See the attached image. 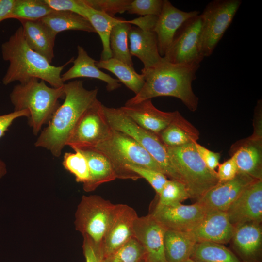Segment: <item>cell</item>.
I'll list each match as a JSON object with an SVG mask.
<instances>
[{
    "mask_svg": "<svg viewBox=\"0 0 262 262\" xmlns=\"http://www.w3.org/2000/svg\"><path fill=\"white\" fill-rule=\"evenodd\" d=\"M186 262H199V261H194V260H193L191 259H189V260H188Z\"/></svg>",
    "mask_w": 262,
    "mask_h": 262,
    "instance_id": "cell-46",
    "label": "cell"
},
{
    "mask_svg": "<svg viewBox=\"0 0 262 262\" xmlns=\"http://www.w3.org/2000/svg\"><path fill=\"white\" fill-rule=\"evenodd\" d=\"M78 149L85 156L88 165L89 180L83 184L85 191H93L101 184L117 179L111 162L104 154L91 148Z\"/></svg>",
    "mask_w": 262,
    "mask_h": 262,
    "instance_id": "cell-24",
    "label": "cell"
},
{
    "mask_svg": "<svg viewBox=\"0 0 262 262\" xmlns=\"http://www.w3.org/2000/svg\"><path fill=\"white\" fill-rule=\"evenodd\" d=\"M140 262H146L145 259H143Z\"/></svg>",
    "mask_w": 262,
    "mask_h": 262,
    "instance_id": "cell-47",
    "label": "cell"
},
{
    "mask_svg": "<svg viewBox=\"0 0 262 262\" xmlns=\"http://www.w3.org/2000/svg\"><path fill=\"white\" fill-rule=\"evenodd\" d=\"M83 251L86 262H102V246L97 245L89 239L83 237Z\"/></svg>",
    "mask_w": 262,
    "mask_h": 262,
    "instance_id": "cell-43",
    "label": "cell"
},
{
    "mask_svg": "<svg viewBox=\"0 0 262 262\" xmlns=\"http://www.w3.org/2000/svg\"><path fill=\"white\" fill-rule=\"evenodd\" d=\"M198 131L186 119L171 124L160 133L159 137L167 147H175L196 142Z\"/></svg>",
    "mask_w": 262,
    "mask_h": 262,
    "instance_id": "cell-30",
    "label": "cell"
},
{
    "mask_svg": "<svg viewBox=\"0 0 262 262\" xmlns=\"http://www.w3.org/2000/svg\"><path fill=\"white\" fill-rule=\"evenodd\" d=\"M53 11L44 0H15L10 18L39 20Z\"/></svg>",
    "mask_w": 262,
    "mask_h": 262,
    "instance_id": "cell-33",
    "label": "cell"
},
{
    "mask_svg": "<svg viewBox=\"0 0 262 262\" xmlns=\"http://www.w3.org/2000/svg\"><path fill=\"white\" fill-rule=\"evenodd\" d=\"M242 3L240 0H214L202 14L201 51L210 56L230 26Z\"/></svg>",
    "mask_w": 262,
    "mask_h": 262,
    "instance_id": "cell-9",
    "label": "cell"
},
{
    "mask_svg": "<svg viewBox=\"0 0 262 262\" xmlns=\"http://www.w3.org/2000/svg\"><path fill=\"white\" fill-rule=\"evenodd\" d=\"M94 148L104 154L110 160L116 177L136 180L140 177L129 170L128 165H134L163 172L152 156L129 135L113 130L110 136L98 144Z\"/></svg>",
    "mask_w": 262,
    "mask_h": 262,
    "instance_id": "cell-5",
    "label": "cell"
},
{
    "mask_svg": "<svg viewBox=\"0 0 262 262\" xmlns=\"http://www.w3.org/2000/svg\"><path fill=\"white\" fill-rule=\"evenodd\" d=\"M202 19L200 14L187 20L178 30L163 59L180 64H200Z\"/></svg>",
    "mask_w": 262,
    "mask_h": 262,
    "instance_id": "cell-10",
    "label": "cell"
},
{
    "mask_svg": "<svg viewBox=\"0 0 262 262\" xmlns=\"http://www.w3.org/2000/svg\"><path fill=\"white\" fill-rule=\"evenodd\" d=\"M40 20L56 34L68 30L96 33L87 18L69 11H53Z\"/></svg>",
    "mask_w": 262,
    "mask_h": 262,
    "instance_id": "cell-27",
    "label": "cell"
},
{
    "mask_svg": "<svg viewBox=\"0 0 262 262\" xmlns=\"http://www.w3.org/2000/svg\"><path fill=\"white\" fill-rule=\"evenodd\" d=\"M190 259L202 262H243L223 244L197 242Z\"/></svg>",
    "mask_w": 262,
    "mask_h": 262,
    "instance_id": "cell-32",
    "label": "cell"
},
{
    "mask_svg": "<svg viewBox=\"0 0 262 262\" xmlns=\"http://www.w3.org/2000/svg\"><path fill=\"white\" fill-rule=\"evenodd\" d=\"M65 100L53 114L47 127L35 143L37 147L49 150L59 157L78 120L97 99L98 88L86 89L83 81L74 80L63 85Z\"/></svg>",
    "mask_w": 262,
    "mask_h": 262,
    "instance_id": "cell-2",
    "label": "cell"
},
{
    "mask_svg": "<svg viewBox=\"0 0 262 262\" xmlns=\"http://www.w3.org/2000/svg\"><path fill=\"white\" fill-rule=\"evenodd\" d=\"M197 151L206 165L210 170L215 171V168L218 167L220 154L212 151L196 143Z\"/></svg>",
    "mask_w": 262,
    "mask_h": 262,
    "instance_id": "cell-44",
    "label": "cell"
},
{
    "mask_svg": "<svg viewBox=\"0 0 262 262\" xmlns=\"http://www.w3.org/2000/svg\"><path fill=\"white\" fill-rule=\"evenodd\" d=\"M231 240L243 262H257L262 250L261 223L247 222L236 226Z\"/></svg>",
    "mask_w": 262,
    "mask_h": 262,
    "instance_id": "cell-21",
    "label": "cell"
},
{
    "mask_svg": "<svg viewBox=\"0 0 262 262\" xmlns=\"http://www.w3.org/2000/svg\"><path fill=\"white\" fill-rule=\"evenodd\" d=\"M10 98L14 111H29V124L37 135L42 127L48 124L60 105L59 99L64 98L65 94L63 86L49 87L45 81L33 78L16 85Z\"/></svg>",
    "mask_w": 262,
    "mask_h": 262,
    "instance_id": "cell-4",
    "label": "cell"
},
{
    "mask_svg": "<svg viewBox=\"0 0 262 262\" xmlns=\"http://www.w3.org/2000/svg\"><path fill=\"white\" fill-rule=\"evenodd\" d=\"M113 129L97 99L81 115L67 142L72 149L92 148L107 139Z\"/></svg>",
    "mask_w": 262,
    "mask_h": 262,
    "instance_id": "cell-11",
    "label": "cell"
},
{
    "mask_svg": "<svg viewBox=\"0 0 262 262\" xmlns=\"http://www.w3.org/2000/svg\"><path fill=\"white\" fill-rule=\"evenodd\" d=\"M127 168L138 175L140 178L145 179L159 195L168 180L167 177L163 173L144 167L128 165Z\"/></svg>",
    "mask_w": 262,
    "mask_h": 262,
    "instance_id": "cell-39",
    "label": "cell"
},
{
    "mask_svg": "<svg viewBox=\"0 0 262 262\" xmlns=\"http://www.w3.org/2000/svg\"><path fill=\"white\" fill-rule=\"evenodd\" d=\"M199 14L197 10L184 12L173 6L167 0H163V7L153 31L155 33L158 50L163 57L172 42L175 34L188 19Z\"/></svg>",
    "mask_w": 262,
    "mask_h": 262,
    "instance_id": "cell-18",
    "label": "cell"
},
{
    "mask_svg": "<svg viewBox=\"0 0 262 262\" xmlns=\"http://www.w3.org/2000/svg\"><path fill=\"white\" fill-rule=\"evenodd\" d=\"M1 50L3 59L9 63L2 79V83L5 85L15 81L24 83L35 78L47 82L52 87H61L64 84L61 79V72L74 59L71 58L61 66H53L29 47L22 26L2 44Z\"/></svg>",
    "mask_w": 262,
    "mask_h": 262,
    "instance_id": "cell-3",
    "label": "cell"
},
{
    "mask_svg": "<svg viewBox=\"0 0 262 262\" xmlns=\"http://www.w3.org/2000/svg\"><path fill=\"white\" fill-rule=\"evenodd\" d=\"M196 143L167 147V149L171 162L180 175L190 198L197 200L219 180L217 172L208 168L200 157Z\"/></svg>",
    "mask_w": 262,
    "mask_h": 262,
    "instance_id": "cell-6",
    "label": "cell"
},
{
    "mask_svg": "<svg viewBox=\"0 0 262 262\" xmlns=\"http://www.w3.org/2000/svg\"><path fill=\"white\" fill-rule=\"evenodd\" d=\"M85 16L101 40L103 49L100 60H106L112 58L110 48L111 32L114 26L122 21L124 19L110 16L87 5Z\"/></svg>",
    "mask_w": 262,
    "mask_h": 262,
    "instance_id": "cell-28",
    "label": "cell"
},
{
    "mask_svg": "<svg viewBox=\"0 0 262 262\" xmlns=\"http://www.w3.org/2000/svg\"><path fill=\"white\" fill-rule=\"evenodd\" d=\"M196 243L190 232L166 229L164 248L167 262H186L190 259Z\"/></svg>",
    "mask_w": 262,
    "mask_h": 262,
    "instance_id": "cell-26",
    "label": "cell"
},
{
    "mask_svg": "<svg viewBox=\"0 0 262 262\" xmlns=\"http://www.w3.org/2000/svg\"><path fill=\"white\" fill-rule=\"evenodd\" d=\"M238 172L234 153L231 157L218 166L217 172L219 182H223L233 179Z\"/></svg>",
    "mask_w": 262,
    "mask_h": 262,
    "instance_id": "cell-42",
    "label": "cell"
},
{
    "mask_svg": "<svg viewBox=\"0 0 262 262\" xmlns=\"http://www.w3.org/2000/svg\"><path fill=\"white\" fill-rule=\"evenodd\" d=\"M103 110L113 130L121 131L131 137L152 156L164 175L170 180L182 182L180 175L171 162L167 147L157 135L138 125L120 108L108 107L103 105Z\"/></svg>",
    "mask_w": 262,
    "mask_h": 262,
    "instance_id": "cell-7",
    "label": "cell"
},
{
    "mask_svg": "<svg viewBox=\"0 0 262 262\" xmlns=\"http://www.w3.org/2000/svg\"><path fill=\"white\" fill-rule=\"evenodd\" d=\"M133 24V19H124L114 26L110 36L112 58L131 66H133V63L130 52L128 34L131 24Z\"/></svg>",
    "mask_w": 262,
    "mask_h": 262,
    "instance_id": "cell-31",
    "label": "cell"
},
{
    "mask_svg": "<svg viewBox=\"0 0 262 262\" xmlns=\"http://www.w3.org/2000/svg\"><path fill=\"white\" fill-rule=\"evenodd\" d=\"M120 109L138 125L158 137L171 124L185 119L177 111L166 112L158 109L153 104L151 99L132 105H125Z\"/></svg>",
    "mask_w": 262,
    "mask_h": 262,
    "instance_id": "cell-15",
    "label": "cell"
},
{
    "mask_svg": "<svg viewBox=\"0 0 262 262\" xmlns=\"http://www.w3.org/2000/svg\"><path fill=\"white\" fill-rule=\"evenodd\" d=\"M132 0H84L89 7L111 16L127 11Z\"/></svg>",
    "mask_w": 262,
    "mask_h": 262,
    "instance_id": "cell-37",
    "label": "cell"
},
{
    "mask_svg": "<svg viewBox=\"0 0 262 262\" xmlns=\"http://www.w3.org/2000/svg\"><path fill=\"white\" fill-rule=\"evenodd\" d=\"M115 204L98 195L83 196L75 213L77 230L102 246L103 238Z\"/></svg>",
    "mask_w": 262,
    "mask_h": 262,
    "instance_id": "cell-8",
    "label": "cell"
},
{
    "mask_svg": "<svg viewBox=\"0 0 262 262\" xmlns=\"http://www.w3.org/2000/svg\"><path fill=\"white\" fill-rule=\"evenodd\" d=\"M137 216L135 210L129 205L115 204L102 242L103 258L134 237Z\"/></svg>",
    "mask_w": 262,
    "mask_h": 262,
    "instance_id": "cell-13",
    "label": "cell"
},
{
    "mask_svg": "<svg viewBox=\"0 0 262 262\" xmlns=\"http://www.w3.org/2000/svg\"><path fill=\"white\" fill-rule=\"evenodd\" d=\"M29 112L27 110L14 111L8 114L0 115V138L5 134L12 122L16 118L26 116L28 117ZM6 173L5 164L0 160V179Z\"/></svg>",
    "mask_w": 262,
    "mask_h": 262,
    "instance_id": "cell-41",
    "label": "cell"
},
{
    "mask_svg": "<svg viewBox=\"0 0 262 262\" xmlns=\"http://www.w3.org/2000/svg\"><path fill=\"white\" fill-rule=\"evenodd\" d=\"M166 230L150 213L136 218L133 226L134 237L145 249L146 262H167L164 248Z\"/></svg>",
    "mask_w": 262,
    "mask_h": 262,
    "instance_id": "cell-14",
    "label": "cell"
},
{
    "mask_svg": "<svg viewBox=\"0 0 262 262\" xmlns=\"http://www.w3.org/2000/svg\"><path fill=\"white\" fill-rule=\"evenodd\" d=\"M77 52V58L74 59L72 67L61 75V79L64 82L69 80L83 77L96 79L105 82L107 90L109 92L121 87V84L118 80L101 71L97 66V61L91 57L82 46L78 45Z\"/></svg>",
    "mask_w": 262,
    "mask_h": 262,
    "instance_id": "cell-22",
    "label": "cell"
},
{
    "mask_svg": "<svg viewBox=\"0 0 262 262\" xmlns=\"http://www.w3.org/2000/svg\"><path fill=\"white\" fill-rule=\"evenodd\" d=\"M158 195L157 205L169 206L175 205L190 198L185 184L174 180H168Z\"/></svg>",
    "mask_w": 262,
    "mask_h": 262,
    "instance_id": "cell-36",
    "label": "cell"
},
{
    "mask_svg": "<svg viewBox=\"0 0 262 262\" xmlns=\"http://www.w3.org/2000/svg\"><path fill=\"white\" fill-rule=\"evenodd\" d=\"M235 228L247 222L262 221V180L247 187L226 211Z\"/></svg>",
    "mask_w": 262,
    "mask_h": 262,
    "instance_id": "cell-17",
    "label": "cell"
},
{
    "mask_svg": "<svg viewBox=\"0 0 262 262\" xmlns=\"http://www.w3.org/2000/svg\"><path fill=\"white\" fill-rule=\"evenodd\" d=\"M207 210L197 201L191 205L156 204L150 213L166 229L190 232L202 221Z\"/></svg>",
    "mask_w": 262,
    "mask_h": 262,
    "instance_id": "cell-12",
    "label": "cell"
},
{
    "mask_svg": "<svg viewBox=\"0 0 262 262\" xmlns=\"http://www.w3.org/2000/svg\"><path fill=\"white\" fill-rule=\"evenodd\" d=\"M238 172L262 180V139L250 137L234 152Z\"/></svg>",
    "mask_w": 262,
    "mask_h": 262,
    "instance_id": "cell-25",
    "label": "cell"
},
{
    "mask_svg": "<svg viewBox=\"0 0 262 262\" xmlns=\"http://www.w3.org/2000/svg\"><path fill=\"white\" fill-rule=\"evenodd\" d=\"M256 180H258L238 172L233 179L218 182L196 201L204 207L207 211L226 212L242 193Z\"/></svg>",
    "mask_w": 262,
    "mask_h": 262,
    "instance_id": "cell-16",
    "label": "cell"
},
{
    "mask_svg": "<svg viewBox=\"0 0 262 262\" xmlns=\"http://www.w3.org/2000/svg\"><path fill=\"white\" fill-rule=\"evenodd\" d=\"M128 37L130 53L142 62L143 68L152 67L162 61L163 57L159 52L157 36L153 30L131 26Z\"/></svg>",
    "mask_w": 262,
    "mask_h": 262,
    "instance_id": "cell-20",
    "label": "cell"
},
{
    "mask_svg": "<svg viewBox=\"0 0 262 262\" xmlns=\"http://www.w3.org/2000/svg\"><path fill=\"white\" fill-rule=\"evenodd\" d=\"M199 66L198 64H173L163 58L154 66L141 70L144 84L139 93L128 100L125 105L136 104L157 97L169 96L180 99L191 111H196L199 99L193 91L192 83Z\"/></svg>",
    "mask_w": 262,
    "mask_h": 262,
    "instance_id": "cell-1",
    "label": "cell"
},
{
    "mask_svg": "<svg viewBox=\"0 0 262 262\" xmlns=\"http://www.w3.org/2000/svg\"><path fill=\"white\" fill-rule=\"evenodd\" d=\"M234 230L225 211L208 210L200 223L190 232L196 242H211L224 245L231 241Z\"/></svg>",
    "mask_w": 262,
    "mask_h": 262,
    "instance_id": "cell-19",
    "label": "cell"
},
{
    "mask_svg": "<svg viewBox=\"0 0 262 262\" xmlns=\"http://www.w3.org/2000/svg\"><path fill=\"white\" fill-rule=\"evenodd\" d=\"M15 0H0V23L10 18Z\"/></svg>",
    "mask_w": 262,
    "mask_h": 262,
    "instance_id": "cell-45",
    "label": "cell"
},
{
    "mask_svg": "<svg viewBox=\"0 0 262 262\" xmlns=\"http://www.w3.org/2000/svg\"><path fill=\"white\" fill-rule=\"evenodd\" d=\"M99 68L106 69L113 73L118 81L137 94L143 87L145 80L141 74H138L133 66L128 65L118 60L111 58L106 60L97 61Z\"/></svg>",
    "mask_w": 262,
    "mask_h": 262,
    "instance_id": "cell-29",
    "label": "cell"
},
{
    "mask_svg": "<svg viewBox=\"0 0 262 262\" xmlns=\"http://www.w3.org/2000/svg\"><path fill=\"white\" fill-rule=\"evenodd\" d=\"M29 47L45 58L50 64L54 57V47L57 34L40 20H19Z\"/></svg>",
    "mask_w": 262,
    "mask_h": 262,
    "instance_id": "cell-23",
    "label": "cell"
},
{
    "mask_svg": "<svg viewBox=\"0 0 262 262\" xmlns=\"http://www.w3.org/2000/svg\"><path fill=\"white\" fill-rule=\"evenodd\" d=\"M44 1L54 11H69L86 18L85 11L87 5L84 0H44Z\"/></svg>",
    "mask_w": 262,
    "mask_h": 262,
    "instance_id": "cell-40",
    "label": "cell"
},
{
    "mask_svg": "<svg viewBox=\"0 0 262 262\" xmlns=\"http://www.w3.org/2000/svg\"><path fill=\"white\" fill-rule=\"evenodd\" d=\"M163 4V0H132L126 12L128 14L143 16H158L162 11Z\"/></svg>",
    "mask_w": 262,
    "mask_h": 262,
    "instance_id": "cell-38",
    "label": "cell"
},
{
    "mask_svg": "<svg viewBox=\"0 0 262 262\" xmlns=\"http://www.w3.org/2000/svg\"><path fill=\"white\" fill-rule=\"evenodd\" d=\"M75 152H66L64 155L63 165L73 174L78 182L85 183L89 180V172L87 159L83 153L77 148Z\"/></svg>",
    "mask_w": 262,
    "mask_h": 262,
    "instance_id": "cell-35",
    "label": "cell"
},
{
    "mask_svg": "<svg viewBox=\"0 0 262 262\" xmlns=\"http://www.w3.org/2000/svg\"><path fill=\"white\" fill-rule=\"evenodd\" d=\"M145 251L134 238L103 258L102 262H140L145 259Z\"/></svg>",
    "mask_w": 262,
    "mask_h": 262,
    "instance_id": "cell-34",
    "label": "cell"
}]
</instances>
